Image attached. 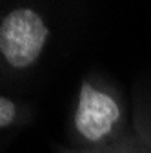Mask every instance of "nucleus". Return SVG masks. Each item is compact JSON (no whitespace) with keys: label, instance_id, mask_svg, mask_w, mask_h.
I'll use <instances>...</instances> for the list:
<instances>
[{"label":"nucleus","instance_id":"20e7f679","mask_svg":"<svg viewBox=\"0 0 151 153\" xmlns=\"http://www.w3.org/2000/svg\"><path fill=\"white\" fill-rule=\"evenodd\" d=\"M18 117V106L15 100L0 95V129L9 128L16 122Z\"/></svg>","mask_w":151,"mask_h":153},{"label":"nucleus","instance_id":"f03ea898","mask_svg":"<svg viewBox=\"0 0 151 153\" xmlns=\"http://www.w3.org/2000/svg\"><path fill=\"white\" fill-rule=\"evenodd\" d=\"M47 40L49 27L33 7H13L0 18V56L13 69H27L36 64Z\"/></svg>","mask_w":151,"mask_h":153},{"label":"nucleus","instance_id":"7ed1b4c3","mask_svg":"<svg viewBox=\"0 0 151 153\" xmlns=\"http://www.w3.org/2000/svg\"><path fill=\"white\" fill-rule=\"evenodd\" d=\"M58 153H151V128L135 124L118 140L107 146L89 149H60Z\"/></svg>","mask_w":151,"mask_h":153},{"label":"nucleus","instance_id":"f257e3e1","mask_svg":"<svg viewBox=\"0 0 151 153\" xmlns=\"http://www.w3.org/2000/svg\"><path fill=\"white\" fill-rule=\"evenodd\" d=\"M126 108L117 91L84 80L78 91L73 124L82 142L91 148L107 146L124 135Z\"/></svg>","mask_w":151,"mask_h":153}]
</instances>
